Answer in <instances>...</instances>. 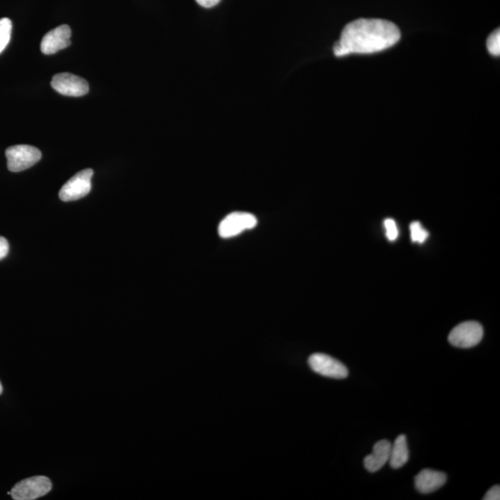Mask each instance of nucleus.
Listing matches in <instances>:
<instances>
[{
  "label": "nucleus",
  "mask_w": 500,
  "mask_h": 500,
  "mask_svg": "<svg viewBox=\"0 0 500 500\" xmlns=\"http://www.w3.org/2000/svg\"><path fill=\"white\" fill-rule=\"evenodd\" d=\"M400 29L395 23L382 19H359L347 25L340 40L335 45L337 57L350 54L383 52L400 41Z\"/></svg>",
  "instance_id": "obj_1"
},
{
  "label": "nucleus",
  "mask_w": 500,
  "mask_h": 500,
  "mask_svg": "<svg viewBox=\"0 0 500 500\" xmlns=\"http://www.w3.org/2000/svg\"><path fill=\"white\" fill-rule=\"evenodd\" d=\"M8 169L13 173L23 172L34 166L41 160L42 153L38 149L29 145L10 146L6 151Z\"/></svg>",
  "instance_id": "obj_2"
},
{
  "label": "nucleus",
  "mask_w": 500,
  "mask_h": 500,
  "mask_svg": "<svg viewBox=\"0 0 500 500\" xmlns=\"http://www.w3.org/2000/svg\"><path fill=\"white\" fill-rule=\"evenodd\" d=\"M483 337V326L477 322L469 321L457 325L449 334L448 341L452 346L470 349L478 345Z\"/></svg>",
  "instance_id": "obj_3"
},
{
  "label": "nucleus",
  "mask_w": 500,
  "mask_h": 500,
  "mask_svg": "<svg viewBox=\"0 0 500 500\" xmlns=\"http://www.w3.org/2000/svg\"><path fill=\"white\" fill-rule=\"evenodd\" d=\"M52 484L45 476H35L19 482L11 491L15 500H34L41 498L52 490Z\"/></svg>",
  "instance_id": "obj_4"
},
{
  "label": "nucleus",
  "mask_w": 500,
  "mask_h": 500,
  "mask_svg": "<svg viewBox=\"0 0 500 500\" xmlns=\"http://www.w3.org/2000/svg\"><path fill=\"white\" fill-rule=\"evenodd\" d=\"M93 175L94 170L92 169L83 170L76 173L62 187L59 194V199L62 202H69L88 196L92 188Z\"/></svg>",
  "instance_id": "obj_5"
},
{
  "label": "nucleus",
  "mask_w": 500,
  "mask_h": 500,
  "mask_svg": "<svg viewBox=\"0 0 500 500\" xmlns=\"http://www.w3.org/2000/svg\"><path fill=\"white\" fill-rule=\"evenodd\" d=\"M257 224V218L253 214L233 212L221 221L218 228L219 236L223 238H235L247 230L253 229Z\"/></svg>",
  "instance_id": "obj_6"
},
{
  "label": "nucleus",
  "mask_w": 500,
  "mask_h": 500,
  "mask_svg": "<svg viewBox=\"0 0 500 500\" xmlns=\"http://www.w3.org/2000/svg\"><path fill=\"white\" fill-rule=\"evenodd\" d=\"M308 365L313 372L329 378L345 379L349 376V370L342 362L322 353L311 355Z\"/></svg>",
  "instance_id": "obj_7"
},
{
  "label": "nucleus",
  "mask_w": 500,
  "mask_h": 500,
  "mask_svg": "<svg viewBox=\"0 0 500 500\" xmlns=\"http://www.w3.org/2000/svg\"><path fill=\"white\" fill-rule=\"evenodd\" d=\"M52 86L59 94L67 97H83L89 91L88 83L83 78L68 73L54 76Z\"/></svg>",
  "instance_id": "obj_8"
},
{
  "label": "nucleus",
  "mask_w": 500,
  "mask_h": 500,
  "mask_svg": "<svg viewBox=\"0 0 500 500\" xmlns=\"http://www.w3.org/2000/svg\"><path fill=\"white\" fill-rule=\"evenodd\" d=\"M71 30L70 26L62 25L45 35L42 39L40 49L45 55H52L71 45Z\"/></svg>",
  "instance_id": "obj_9"
},
{
  "label": "nucleus",
  "mask_w": 500,
  "mask_h": 500,
  "mask_svg": "<svg viewBox=\"0 0 500 500\" xmlns=\"http://www.w3.org/2000/svg\"><path fill=\"white\" fill-rule=\"evenodd\" d=\"M414 481L416 489L419 492L430 494L444 486L447 482V475L442 472L424 469L416 475Z\"/></svg>",
  "instance_id": "obj_10"
},
{
  "label": "nucleus",
  "mask_w": 500,
  "mask_h": 500,
  "mask_svg": "<svg viewBox=\"0 0 500 500\" xmlns=\"http://www.w3.org/2000/svg\"><path fill=\"white\" fill-rule=\"evenodd\" d=\"M392 444L388 440H381L374 445L372 454L364 459V467L368 472H376L385 465L390 458Z\"/></svg>",
  "instance_id": "obj_11"
},
{
  "label": "nucleus",
  "mask_w": 500,
  "mask_h": 500,
  "mask_svg": "<svg viewBox=\"0 0 500 500\" xmlns=\"http://www.w3.org/2000/svg\"><path fill=\"white\" fill-rule=\"evenodd\" d=\"M409 460V448L408 443H407L406 436L401 435L397 437L394 444L392 445L390 458H389V463L391 468L400 469L405 465Z\"/></svg>",
  "instance_id": "obj_12"
},
{
  "label": "nucleus",
  "mask_w": 500,
  "mask_h": 500,
  "mask_svg": "<svg viewBox=\"0 0 500 500\" xmlns=\"http://www.w3.org/2000/svg\"><path fill=\"white\" fill-rule=\"evenodd\" d=\"M13 31V23L8 18L0 19V53L4 52L11 37Z\"/></svg>",
  "instance_id": "obj_13"
},
{
  "label": "nucleus",
  "mask_w": 500,
  "mask_h": 500,
  "mask_svg": "<svg viewBox=\"0 0 500 500\" xmlns=\"http://www.w3.org/2000/svg\"><path fill=\"white\" fill-rule=\"evenodd\" d=\"M409 228H411V238L413 243L424 244L427 240L429 233L424 228L419 221H413Z\"/></svg>",
  "instance_id": "obj_14"
},
{
  "label": "nucleus",
  "mask_w": 500,
  "mask_h": 500,
  "mask_svg": "<svg viewBox=\"0 0 500 500\" xmlns=\"http://www.w3.org/2000/svg\"><path fill=\"white\" fill-rule=\"evenodd\" d=\"M487 50L492 55H500V32L499 29L496 30L493 34L487 39Z\"/></svg>",
  "instance_id": "obj_15"
},
{
  "label": "nucleus",
  "mask_w": 500,
  "mask_h": 500,
  "mask_svg": "<svg viewBox=\"0 0 500 500\" xmlns=\"http://www.w3.org/2000/svg\"><path fill=\"white\" fill-rule=\"evenodd\" d=\"M385 236L389 241H395L398 236V230L396 221L393 219H386L385 220Z\"/></svg>",
  "instance_id": "obj_16"
},
{
  "label": "nucleus",
  "mask_w": 500,
  "mask_h": 500,
  "mask_svg": "<svg viewBox=\"0 0 500 500\" xmlns=\"http://www.w3.org/2000/svg\"><path fill=\"white\" fill-rule=\"evenodd\" d=\"M484 500H499L500 499V487L495 486L490 488L487 491L486 496H484Z\"/></svg>",
  "instance_id": "obj_17"
},
{
  "label": "nucleus",
  "mask_w": 500,
  "mask_h": 500,
  "mask_svg": "<svg viewBox=\"0 0 500 500\" xmlns=\"http://www.w3.org/2000/svg\"><path fill=\"white\" fill-rule=\"evenodd\" d=\"M8 250H10V245L7 239L0 236V260L8 255Z\"/></svg>",
  "instance_id": "obj_18"
},
{
  "label": "nucleus",
  "mask_w": 500,
  "mask_h": 500,
  "mask_svg": "<svg viewBox=\"0 0 500 500\" xmlns=\"http://www.w3.org/2000/svg\"><path fill=\"white\" fill-rule=\"evenodd\" d=\"M197 4L204 8H212L216 6L221 0H196Z\"/></svg>",
  "instance_id": "obj_19"
},
{
  "label": "nucleus",
  "mask_w": 500,
  "mask_h": 500,
  "mask_svg": "<svg viewBox=\"0 0 500 500\" xmlns=\"http://www.w3.org/2000/svg\"><path fill=\"white\" fill-rule=\"evenodd\" d=\"M2 392H3V388H2L1 383H0V395L2 394Z\"/></svg>",
  "instance_id": "obj_20"
}]
</instances>
